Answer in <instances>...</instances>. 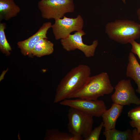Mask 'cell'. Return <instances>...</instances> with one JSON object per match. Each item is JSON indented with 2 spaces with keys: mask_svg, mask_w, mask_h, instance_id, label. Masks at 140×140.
<instances>
[{
  "mask_svg": "<svg viewBox=\"0 0 140 140\" xmlns=\"http://www.w3.org/2000/svg\"><path fill=\"white\" fill-rule=\"evenodd\" d=\"M91 70L88 66L80 64L71 70L58 85L53 102L68 99L83 86L90 76Z\"/></svg>",
  "mask_w": 140,
  "mask_h": 140,
  "instance_id": "obj_1",
  "label": "cell"
},
{
  "mask_svg": "<svg viewBox=\"0 0 140 140\" xmlns=\"http://www.w3.org/2000/svg\"><path fill=\"white\" fill-rule=\"evenodd\" d=\"M114 89L107 73L102 72L90 76L82 88L68 99L80 98L97 100L101 96L111 93Z\"/></svg>",
  "mask_w": 140,
  "mask_h": 140,
  "instance_id": "obj_2",
  "label": "cell"
},
{
  "mask_svg": "<svg viewBox=\"0 0 140 140\" xmlns=\"http://www.w3.org/2000/svg\"><path fill=\"white\" fill-rule=\"evenodd\" d=\"M105 32L110 39L123 44L140 37L139 23L128 19H116L108 23Z\"/></svg>",
  "mask_w": 140,
  "mask_h": 140,
  "instance_id": "obj_3",
  "label": "cell"
},
{
  "mask_svg": "<svg viewBox=\"0 0 140 140\" xmlns=\"http://www.w3.org/2000/svg\"><path fill=\"white\" fill-rule=\"evenodd\" d=\"M69 132L84 139L92 130L93 117L74 108L70 107L68 111Z\"/></svg>",
  "mask_w": 140,
  "mask_h": 140,
  "instance_id": "obj_4",
  "label": "cell"
},
{
  "mask_svg": "<svg viewBox=\"0 0 140 140\" xmlns=\"http://www.w3.org/2000/svg\"><path fill=\"white\" fill-rule=\"evenodd\" d=\"M38 6L43 18L55 20L62 18L66 13L74 12L75 9L73 0H41Z\"/></svg>",
  "mask_w": 140,
  "mask_h": 140,
  "instance_id": "obj_5",
  "label": "cell"
},
{
  "mask_svg": "<svg viewBox=\"0 0 140 140\" xmlns=\"http://www.w3.org/2000/svg\"><path fill=\"white\" fill-rule=\"evenodd\" d=\"M59 103L61 105L74 108L93 117L101 116L106 110L104 101L97 99L93 100L80 98L66 99Z\"/></svg>",
  "mask_w": 140,
  "mask_h": 140,
  "instance_id": "obj_6",
  "label": "cell"
},
{
  "mask_svg": "<svg viewBox=\"0 0 140 140\" xmlns=\"http://www.w3.org/2000/svg\"><path fill=\"white\" fill-rule=\"evenodd\" d=\"M83 19L80 15L76 18H69L64 16L62 18L55 20L51 27L55 39H61L67 37L74 31L82 30Z\"/></svg>",
  "mask_w": 140,
  "mask_h": 140,
  "instance_id": "obj_7",
  "label": "cell"
},
{
  "mask_svg": "<svg viewBox=\"0 0 140 140\" xmlns=\"http://www.w3.org/2000/svg\"><path fill=\"white\" fill-rule=\"evenodd\" d=\"M86 34L82 30L76 31L73 34H70L66 38L60 39L63 48L67 51L78 49L84 54L87 58L94 56L98 44L97 40L93 41L92 44L88 45L83 41L82 37Z\"/></svg>",
  "mask_w": 140,
  "mask_h": 140,
  "instance_id": "obj_8",
  "label": "cell"
},
{
  "mask_svg": "<svg viewBox=\"0 0 140 140\" xmlns=\"http://www.w3.org/2000/svg\"><path fill=\"white\" fill-rule=\"evenodd\" d=\"M115 89V91L111 96L113 103L123 106L132 104L140 105V99L136 95L130 80L120 81Z\"/></svg>",
  "mask_w": 140,
  "mask_h": 140,
  "instance_id": "obj_9",
  "label": "cell"
},
{
  "mask_svg": "<svg viewBox=\"0 0 140 140\" xmlns=\"http://www.w3.org/2000/svg\"><path fill=\"white\" fill-rule=\"evenodd\" d=\"M52 25L50 22L44 23L32 36L24 40L18 41L17 45L22 53L25 55L32 56V51L38 42L42 38L48 39L47 32Z\"/></svg>",
  "mask_w": 140,
  "mask_h": 140,
  "instance_id": "obj_10",
  "label": "cell"
},
{
  "mask_svg": "<svg viewBox=\"0 0 140 140\" xmlns=\"http://www.w3.org/2000/svg\"><path fill=\"white\" fill-rule=\"evenodd\" d=\"M123 106L113 103L110 109L103 113L101 116L105 130L115 128L116 121L122 112Z\"/></svg>",
  "mask_w": 140,
  "mask_h": 140,
  "instance_id": "obj_11",
  "label": "cell"
},
{
  "mask_svg": "<svg viewBox=\"0 0 140 140\" xmlns=\"http://www.w3.org/2000/svg\"><path fill=\"white\" fill-rule=\"evenodd\" d=\"M128 61L126 75L133 80L137 85V88L136 92L140 94V65L134 54L131 52L129 53Z\"/></svg>",
  "mask_w": 140,
  "mask_h": 140,
  "instance_id": "obj_12",
  "label": "cell"
},
{
  "mask_svg": "<svg viewBox=\"0 0 140 140\" xmlns=\"http://www.w3.org/2000/svg\"><path fill=\"white\" fill-rule=\"evenodd\" d=\"M20 8L14 0H0V20L8 21L16 17Z\"/></svg>",
  "mask_w": 140,
  "mask_h": 140,
  "instance_id": "obj_13",
  "label": "cell"
},
{
  "mask_svg": "<svg viewBox=\"0 0 140 140\" xmlns=\"http://www.w3.org/2000/svg\"><path fill=\"white\" fill-rule=\"evenodd\" d=\"M47 39L42 38L38 42L32 51V56L40 57L50 54L53 52L54 44Z\"/></svg>",
  "mask_w": 140,
  "mask_h": 140,
  "instance_id": "obj_14",
  "label": "cell"
},
{
  "mask_svg": "<svg viewBox=\"0 0 140 140\" xmlns=\"http://www.w3.org/2000/svg\"><path fill=\"white\" fill-rule=\"evenodd\" d=\"M45 140H82L71 133L61 132L56 129L46 130Z\"/></svg>",
  "mask_w": 140,
  "mask_h": 140,
  "instance_id": "obj_15",
  "label": "cell"
},
{
  "mask_svg": "<svg viewBox=\"0 0 140 140\" xmlns=\"http://www.w3.org/2000/svg\"><path fill=\"white\" fill-rule=\"evenodd\" d=\"M103 134L106 140H132V131L130 129L121 131L113 129L105 130Z\"/></svg>",
  "mask_w": 140,
  "mask_h": 140,
  "instance_id": "obj_16",
  "label": "cell"
},
{
  "mask_svg": "<svg viewBox=\"0 0 140 140\" xmlns=\"http://www.w3.org/2000/svg\"><path fill=\"white\" fill-rule=\"evenodd\" d=\"M6 24L0 23V50L1 52L8 55L10 54L12 48L6 38L4 30L6 29Z\"/></svg>",
  "mask_w": 140,
  "mask_h": 140,
  "instance_id": "obj_17",
  "label": "cell"
},
{
  "mask_svg": "<svg viewBox=\"0 0 140 140\" xmlns=\"http://www.w3.org/2000/svg\"><path fill=\"white\" fill-rule=\"evenodd\" d=\"M103 127V123L102 122L98 126L92 130L88 136L84 140H98Z\"/></svg>",
  "mask_w": 140,
  "mask_h": 140,
  "instance_id": "obj_18",
  "label": "cell"
},
{
  "mask_svg": "<svg viewBox=\"0 0 140 140\" xmlns=\"http://www.w3.org/2000/svg\"><path fill=\"white\" fill-rule=\"evenodd\" d=\"M128 115L131 120L140 121V106L130 110L128 112Z\"/></svg>",
  "mask_w": 140,
  "mask_h": 140,
  "instance_id": "obj_19",
  "label": "cell"
},
{
  "mask_svg": "<svg viewBox=\"0 0 140 140\" xmlns=\"http://www.w3.org/2000/svg\"><path fill=\"white\" fill-rule=\"evenodd\" d=\"M132 46L131 52L136 55L140 60V42L138 43L135 40H132L129 43Z\"/></svg>",
  "mask_w": 140,
  "mask_h": 140,
  "instance_id": "obj_20",
  "label": "cell"
},
{
  "mask_svg": "<svg viewBox=\"0 0 140 140\" xmlns=\"http://www.w3.org/2000/svg\"><path fill=\"white\" fill-rule=\"evenodd\" d=\"M130 125L132 127L136 128L138 132L140 133V121H134L131 120L130 121Z\"/></svg>",
  "mask_w": 140,
  "mask_h": 140,
  "instance_id": "obj_21",
  "label": "cell"
},
{
  "mask_svg": "<svg viewBox=\"0 0 140 140\" xmlns=\"http://www.w3.org/2000/svg\"><path fill=\"white\" fill-rule=\"evenodd\" d=\"M139 134L136 128L134 129L132 131V140H139Z\"/></svg>",
  "mask_w": 140,
  "mask_h": 140,
  "instance_id": "obj_22",
  "label": "cell"
},
{
  "mask_svg": "<svg viewBox=\"0 0 140 140\" xmlns=\"http://www.w3.org/2000/svg\"><path fill=\"white\" fill-rule=\"evenodd\" d=\"M137 15L139 20V26L140 29V8H138L137 11Z\"/></svg>",
  "mask_w": 140,
  "mask_h": 140,
  "instance_id": "obj_23",
  "label": "cell"
},
{
  "mask_svg": "<svg viewBox=\"0 0 140 140\" xmlns=\"http://www.w3.org/2000/svg\"><path fill=\"white\" fill-rule=\"evenodd\" d=\"M139 140H140V133L139 134Z\"/></svg>",
  "mask_w": 140,
  "mask_h": 140,
  "instance_id": "obj_24",
  "label": "cell"
}]
</instances>
